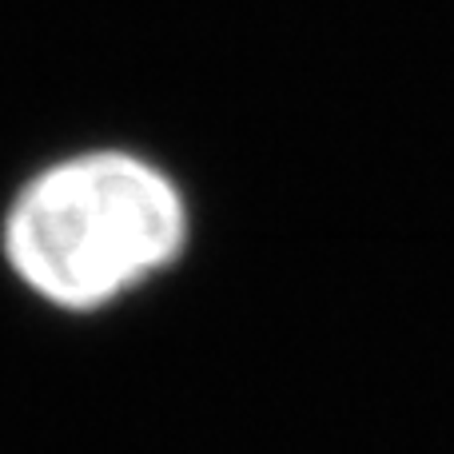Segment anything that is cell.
Returning a JSON list of instances; mask_svg holds the SVG:
<instances>
[{
  "label": "cell",
  "mask_w": 454,
  "mask_h": 454,
  "mask_svg": "<svg viewBox=\"0 0 454 454\" xmlns=\"http://www.w3.org/2000/svg\"><path fill=\"white\" fill-rule=\"evenodd\" d=\"M188 215L164 172L136 156L64 160L28 184L4 227L8 263L48 303L88 311L168 267Z\"/></svg>",
  "instance_id": "6da1fadb"
}]
</instances>
